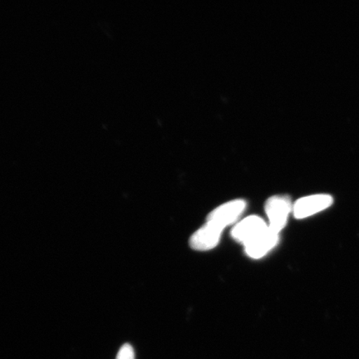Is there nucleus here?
<instances>
[{
    "label": "nucleus",
    "instance_id": "4",
    "mask_svg": "<svg viewBox=\"0 0 359 359\" xmlns=\"http://www.w3.org/2000/svg\"><path fill=\"white\" fill-rule=\"evenodd\" d=\"M280 233L268 228L262 234L254 238L252 241L244 245L245 253L252 259H260L264 257L279 242Z\"/></svg>",
    "mask_w": 359,
    "mask_h": 359
},
{
    "label": "nucleus",
    "instance_id": "6",
    "mask_svg": "<svg viewBox=\"0 0 359 359\" xmlns=\"http://www.w3.org/2000/svg\"><path fill=\"white\" fill-rule=\"evenodd\" d=\"M223 229L208 222L192 235L190 245L192 249L199 251L210 250L219 244Z\"/></svg>",
    "mask_w": 359,
    "mask_h": 359
},
{
    "label": "nucleus",
    "instance_id": "3",
    "mask_svg": "<svg viewBox=\"0 0 359 359\" xmlns=\"http://www.w3.org/2000/svg\"><path fill=\"white\" fill-rule=\"evenodd\" d=\"M333 197L330 195L320 194L303 197L293 205L295 218L304 219L322 212L333 203Z\"/></svg>",
    "mask_w": 359,
    "mask_h": 359
},
{
    "label": "nucleus",
    "instance_id": "7",
    "mask_svg": "<svg viewBox=\"0 0 359 359\" xmlns=\"http://www.w3.org/2000/svg\"><path fill=\"white\" fill-rule=\"evenodd\" d=\"M116 359H135V352L132 345L126 344L120 348Z\"/></svg>",
    "mask_w": 359,
    "mask_h": 359
},
{
    "label": "nucleus",
    "instance_id": "2",
    "mask_svg": "<svg viewBox=\"0 0 359 359\" xmlns=\"http://www.w3.org/2000/svg\"><path fill=\"white\" fill-rule=\"evenodd\" d=\"M246 208V202L243 200H236L227 202L218 206L210 212L208 222L212 223L222 229L235 223Z\"/></svg>",
    "mask_w": 359,
    "mask_h": 359
},
{
    "label": "nucleus",
    "instance_id": "5",
    "mask_svg": "<svg viewBox=\"0 0 359 359\" xmlns=\"http://www.w3.org/2000/svg\"><path fill=\"white\" fill-rule=\"evenodd\" d=\"M268 226L262 218L257 215H250L236 224L232 230L231 236L236 241L245 245L262 234Z\"/></svg>",
    "mask_w": 359,
    "mask_h": 359
},
{
    "label": "nucleus",
    "instance_id": "1",
    "mask_svg": "<svg viewBox=\"0 0 359 359\" xmlns=\"http://www.w3.org/2000/svg\"><path fill=\"white\" fill-rule=\"evenodd\" d=\"M264 209L269 219V227L280 233L285 226L289 215L293 212V205L288 196H275L267 200Z\"/></svg>",
    "mask_w": 359,
    "mask_h": 359
}]
</instances>
